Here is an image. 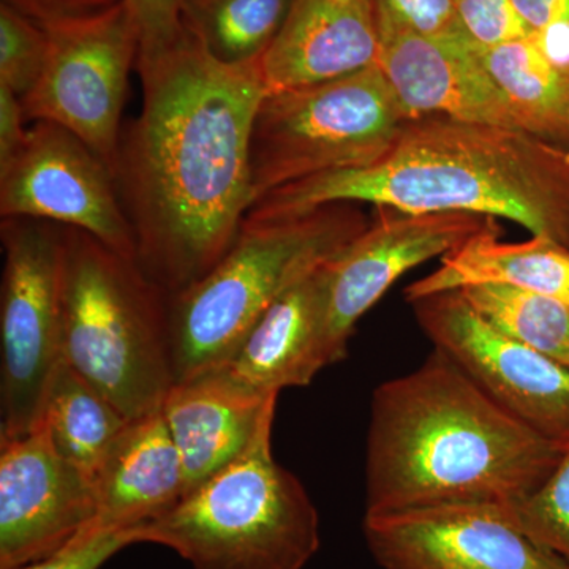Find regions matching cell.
I'll return each instance as SVG.
<instances>
[{
	"label": "cell",
	"mask_w": 569,
	"mask_h": 569,
	"mask_svg": "<svg viewBox=\"0 0 569 569\" xmlns=\"http://www.w3.org/2000/svg\"><path fill=\"white\" fill-rule=\"evenodd\" d=\"M140 114L122 130L112 178L137 263L174 296L233 246L254 197L250 141L266 86L260 61L227 66L183 28L138 54Z\"/></svg>",
	"instance_id": "6da1fadb"
},
{
	"label": "cell",
	"mask_w": 569,
	"mask_h": 569,
	"mask_svg": "<svg viewBox=\"0 0 569 569\" xmlns=\"http://www.w3.org/2000/svg\"><path fill=\"white\" fill-rule=\"evenodd\" d=\"M565 451L433 348L413 372L373 391L366 515L445 505L518 512L548 481Z\"/></svg>",
	"instance_id": "7a4b0ae2"
},
{
	"label": "cell",
	"mask_w": 569,
	"mask_h": 569,
	"mask_svg": "<svg viewBox=\"0 0 569 569\" xmlns=\"http://www.w3.org/2000/svg\"><path fill=\"white\" fill-rule=\"evenodd\" d=\"M505 217L569 249V149L520 130L447 116L407 119L383 159L264 193L246 219H291L326 204Z\"/></svg>",
	"instance_id": "3957f363"
},
{
	"label": "cell",
	"mask_w": 569,
	"mask_h": 569,
	"mask_svg": "<svg viewBox=\"0 0 569 569\" xmlns=\"http://www.w3.org/2000/svg\"><path fill=\"white\" fill-rule=\"evenodd\" d=\"M62 359L129 419L162 410L174 385L170 296L137 261L62 227Z\"/></svg>",
	"instance_id": "277c9868"
},
{
	"label": "cell",
	"mask_w": 569,
	"mask_h": 569,
	"mask_svg": "<svg viewBox=\"0 0 569 569\" xmlns=\"http://www.w3.org/2000/svg\"><path fill=\"white\" fill-rule=\"evenodd\" d=\"M276 408L233 462L138 527L194 569H305L320 549V516L302 482L272 455Z\"/></svg>",
	"instance_id": "5b68a950"
},
{
	"label": "cell",
	"mask_w": 569,
	"mask_h": 569,
	"mask_svg": "<svg viewBox=\"0 0 569 569\" xmlns=\"http://www.w3.org/2000/svg\"><path fill=\"white\" fill-rule=\"evenodd\" d=\"M369 220L350 203L291 219H246L211 271L170 298L174 383L227 362L277 299L350 244Z\"/></svg>",
	"instance_id": "8992f818"
},
{
	"label": "cell",
	"mask_w": 569,
	"mask_h": 569,
	"mask_svg": "<svg viewBox=\"0 0 569 569\" xmlns=\"http://www.w3.org/2000/svg\"><path fill=\"white\" fill-rule=\"evenodd\" d=\"M406 121L378 63L337 80L266 93L250 141L254 201L288 183L377 163Z\"/></svg>",
	"instance_id": "52a82bcc"
},
{
	"label": "cell",
	"mask_w": 569,
	"mask_h": 569,
	"mask_svg": "<svg viewBox=\"0 0 569 569\" xmlns=\"http://www.w3.org/2000/svg\"><path fill=\"white\" fill-rule=\"evenodd\" d=\"M6 264L0 301V441L41 425L62 361V227L7 217L0 224Z\"/></svg>",
	"instance_id": "ba28073f"
},
{
	"label": "cell",
	"mask_w": 569,
	"mask_h": 569,
	"mask_svg": "<svg viewBox=\"0 0 569 569\" xmlns=\"http://www.w3.org/2000/svg\"><path fill=\"white\" fill-rule=\"evenodd\" d=\"M43 28L50 47L39 82L21 99L26 121L58 123L77 134L112 173L129 74L140 52L137 17L121 0L96 17Z\"/></svg>",
	"instance_id": "9c48e42d"
},
{
	"label": "cell",
	"mask_w": 569,
	"mask_h": 569,
	"mask_svg": "<svg viewBox=\"0 0 569 569\" xmlns=\"http://www.w3.org/2000/svg\"><path fill=\"white\" fill-rule=\"evenodd\" d=\"M410 305L436 350L523 425L569 447L568 366L498 331L458 290Z\"/></svg>",
	"instance_id": "30bf717a"
},
{
	"label": "cell",
	"mask_w": 569,
	"mask_h": 569,
	"mask_svg": "<svg viewBox=\"0 0 569 569\" xmlns=\"http://www.w3.org/2000/svg\"><path fill=\"white\" fill-rule=\"evenodd\" d=\"M0 216L78 228L137 261L132 224L110 167L58 123L33 122L20 152L0 171Z\"/></svg>",
	"instance_id": "8fae6325"
},
{
	"label": "cell",
	"mask_w": 569,
	"mask_h": 569,
	"mask_svg": "<svg viewBox=\"0 0 569 569\" xmlns=\"http://www.w3.org/2000/svg\"><path fill=\"white\" fill-rule=\"evenodd\" d=\"M362 533L383 569H569L522 530L518 512L489 505L365 515Z\"/></svg>",
	"instance_id": "7c38bea8"
},
{
	"label": "cell",
	"mask_w": 569,
	"mask_h": 569,
	"mask_svg": "<svg viewBox=\"0 0 569 569\" xmlns=\"http://www.w3.org/2000/svg\"><path fill=\"white\" fill-rule=\"evenodd\" d=\"M378 209L377 219L328 261L331 366L347 358L356 323L400 276L498 227L496 217L477 213H403Z\"/></svg>",
	"instance_id": "4fadbf2b"
},
{
	"label": "cell",
	"mask_w": 569,
	"mask_h": 569,
	"mask_svg": "<svg viewBox=\"0 0 569 569\" xmlns=\"http://www.w3.org/2000/svg\"><path fill=\"white\" fill-rule=\"evenodd\" d=\"M92 479L69 462L41 422L0 441V569L58 552L97 520Z\"/></svg>",
	"instance_id": "5bb4252c"
},
{
	"label": "cell",
	"mask_w": 569,
	"mask_h": 569,
	"mask_svg": "<svg viewBox=\"0 0 569 569\" xmlns=\"http://www.w3.org/2000/svg\"><path fill=\"white\" fill-rule=\"evenodd\" d=\"M378 67L407 119L447 116L520 130L503 92L482 66L477 44L466 32L422 37L378 28Z\"/></svg>",
	"instance_id": "9a60e30c"
},
{
	"label": "cell",
	"mask_w": 569,
	"mask_h": 569,
	"mask_svg": "<svg viewBox=\"0 0 569 569\" xmlns=\"http://www.w3.org/2000/svg\"><path fill=\"white\" fill-rule=\"evenodd\" d=\"M277 397L249 387L223 366L176 381L162 415L181 455L186 493L249 448Z\"/></svg>",
	"instance_id": "2e32d148"
},
{
	"label": "cell",
	"mask_w": 569,
	"mask_h": 569,
	"mask_svg": "<svg viewBox=\"0 0 569 569\" xmlns=\"http://www.w3.org/2000/svg\"><path fill=\"white\" fill-rule=\"evenodd\" d=\"M380 39L373 0H295L287 22L260 59L268 92L337 80L377 66Z\"/></svg>",
	"instance_id": "e0dca14e"
},
{
	"label": "cell",
	"mask_w": 569,
	"mask_h": 569,
	"mask_svg": "<svg viewBox=\"0 0 569 569\" xmlns=\"http://www.w3.org/2000/svg\"><path fill=\"white\" fill-rule=\"evenodd\" d=\"M328 261L288 288L220 366L264 395L309 387L320 370L331 366Z\"/></svg>",
	"instance_id": "ac0fdd59"
},
{
	"label": "cell",
	"mask_w": 569,
	"mask_h": 569,
	"mask_svg": "<svg viewBox=\"0 0 569 569\" xmlns=\"http://www.w3.org/2000/svg\"><path fill=\"white\" fill-rule=\"evenodd\" d=\"M93 489L96 523L112 529H137L186 496L181 455L162 410L126 427L97 470Z\"/></svg>",
	"instance_id": "d6986e66"
},
{
	"label": "cell",
	"mask_w": 569,
	"mask_h": 569,
	"mask_svg": "<svg viewBox=\"0 0 569 569\" xmlns=\"http://www.w3.org/2000/svg\"><path fill=\"white\" fill-rule=\"evenodd\" d=\"M500 233V227L492 228L441 257L437 271L408 284V305L477 283L512 284L569 305V249L535 236L530 241L509 244L498 241Z\"/></svg>",
	"instance_id": "ffe728a7"
},
{
	"label": "cell",
	"mask_w": 569,
	"mask_h": 569,
	"mask_svg": "<svg viewBox=\"0 0 569 569\" xmlns=\"http://www.w3.org/2000/svg\"><path fill=\"white\" fill-rule=\"evenodd\" d=\"M522 132L569 149V77L553 69L526 39L477 47Z\"/></svg>",
	"instance_id": "44dd1931"
},
{
	"label": "cell",
	"mask_w": 569,
	"mask_h": 569,
	"mask_svg": "<svg viewBox=\"0 0 569 569\" xmlns=\"http://www.w3.org/2000/svg\"><path fill=\"white\" fill-rule=\"evenodd\" d=\"M56 449L92 479L129 419L66 361L48 389L43 418Z\"/></svg>",
	"instance_id": "7402d4cb"
},
{
	"label": "cell",
	"mask_w": 569,
	"mask_h": 569,
	"mask_svg": "<svg viewBox=\"0 0 569 569\" xmlns=\"http://www.w3.org/2000/svg\"><path fill=\"white\" fill-rule=\"evenodd\" d=\"M295 0H181V21L206 51L227 66L263 58Z\"/></svg>",
	"instance_id": "603a6c76"
},
{
	"label": "cell",
	"mask_w": 569,
	"mask_h": 569,
	"mask_svg": "<svg viewBox=\"0 0 569 569\" xmlns=\"http://www.w3.org/2000/svg\"><path fill=\"white\" fill-rule=\"evenodd\" d=\"M498 331L569 367V305L553 296L507 283L458 290Z\"/></svg>",
	"instance_id": "cb8c5ba5"
},
{
	"label": "cell",
	"mask_w": 569,
	"mask_h": 569,
	"mask_svg": "<svg viewBox=\"0 0 569 569\" xmlns=\"http://www.w3.org/2000/svg\"><path fill=\"white\" fill-rule=\"evenodd\" d=\"M48 47L43 26L0 3V84L20 99L28 96L43 73Z\"/></svg>",
	"instance_id": "d4e9b609"
},
{
	"label": "cell",
	"mask_w": 569,
	"mask_h": 569,
	"mask_svg": "<svg viewBox=\"0 0 569 569\" xmlns=\"http://www.w3.org/2000/svg\"><path fill=\"white\" fill-rule=\"evenodd\" d=\"M519 526L569 565V447L548 481L518 509Z\"/></svg>",
	"instance_id": "484cf974"
},
{
	"label": "cell",
	"mask_w": 569,
	"mask_h": 569,
	"mask_svg": "<svg viewBox=\"0 0 569 569\" xmlns=\"http://www.w3.org/2000/svg\"><path fill=\"white\" fill-rule=\"evenodd\" d=\"M138 545L137 529H112L93 523L58 552L11 569H100L116 553Z\"/></svg>",
	"instance_id": "4316f807"
},
{
	"label": "cell",
	"mask_w": 569,
	"mask_h": 569,
	"mask_svg": "<svg viewBox=\"0 0 569 569\" xmlns=\"http://www.w3.org/2000/svg\"><path fill=\"white\" fill-rule=\"evenodd\" d=\"M378 28L400 29L422 37L463 32L458 0H373Z\"/></svg>",
	"instance_id": "83f0119b"
},
{
	"label": "cell",
	"mask_w": 569,
	"mask_h": 569,
	"mask_svg": "<svg viewBox=\"0 0 569 569\" xmlns=\"http://www.w3.org/2000/svg\"><path fill=\"white\" fill-rule=\"evenodd\" d=\"M460 28L479 48L526 39L530 29L512 0H458Z\"/></svg>",
	"instance_id": "f1b7e54d"
},
{
	"label": "cell",
	"mask_w": 569,
	"mask_h": 569,
	"mask_svg": "<svg viewBox=\"0 0 569 569\" xmlns=\"http://www.w3.org/2000/svg\"><path fill=\"white\" fill-rule=\"evenodd\" d=\"M140 26V52L160 50L181 32V0H127Z\"/></svg>",
	"instance_id": "f546056e"
},
{
	"label": "cell",
	"mask_w": 569,
	"mask_h": 569,
	"mask_svg": "<svg viewBox=\"0 0 569 569\" xmlns=\"http://www.w3.org/2000/svg\"><path fill=\"white\" fill-rule=\"evenodd\" d=\"M119 2L121 0H2L40 26L96 17Z\"/></svg>",
	"instance_id": "4dcf8cb0"
},
{
	"label": "cell",
	"mask_w": 569,
	"mask_h": 569,
	"mask_svg": "<svg viewBox=\"0 0 569 569\" xmlns=\"http://www.w3.org/2000/svg\"><path fill=\"white\" fill-rule=\"evenodd\" d=\"M21 99L9 88L0 84V171L9 167L11 160L24 144L28 130Z\"/></svg>",
	"instance_id": "1f68e13d"
},
{
	"label": "cell",
	"mask_w": 569,
	"mask_h": 569,
	"mask_svg": "<svg viewBox=\"0 0 569 569\" xmlns=\"http://www.w3.org/2000/svg\"><path fill=\"white\" fill-rule=\"evenodd\" d=\"M530 40L553 69L569 77V20L550 22L531 32Z\"/></svg>",
	"instance_id": "d6a6232c"
},
{
	"label": "cell",
	"mask_w": 569,
	"mask_h": 569,
	"mask_svg": "<svg viewBox=\"0 0 569 569\" xmlns=\"http://www.w3.org/2000/svg\"><path fill=\"white\" fill-rule=\"evenodd\" d=\"M530 32L553 21L569 20V0H512Z\"/></svg>",
	"instance_id": "836d02e7"
},
{
	"label": "cell",
	"mask_w": 569,
	"mask_h": 569,
	"mask_svg": "<svg viewBox=\"0 0 569 569\" xmlns=\"http://www.w3.org/2000/svg\"><path fill=\"white\" fill-rule=\"evenodd\" d=\"M336 2H339V3H347V2H351V0H336Z\"/></svg>",
	"instance_id": "e575fe53"
}]
</instances>
